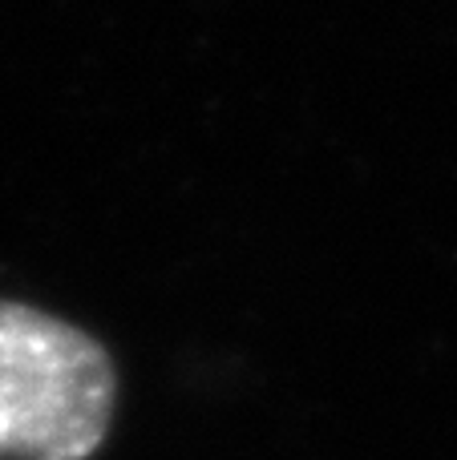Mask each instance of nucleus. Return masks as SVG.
I'll return each mask as SVG.
<instances>
[{"label":"nucleus","instance_id":"obj_1","mask_svg":"<svg viewBox=\"0 0 457 460\" xmlns=\"http://www.w3.org/2000/svg\"><path fill=\"white\" fill-rule=\"evenodd\" d=\"M118 412V367L97 335L0 299V460H89Z\"/></svg>","mask_w":457,"mask_h":460}]
</instances>
